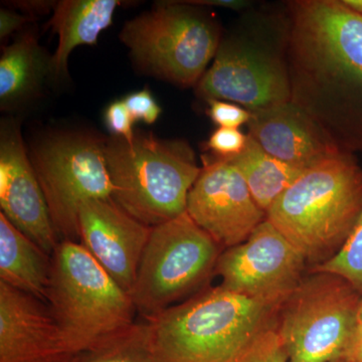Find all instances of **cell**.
I'll list each match as a JSON object with an SVG mask.
<instances>
[{"label": "cell", "mask_w": 362, "mask_h": 362, "mask_svg": "<svg viewBox=\"0 0 362 362\" xmlns=\"http://www.w3.org/2000/svg\"><path fill=\"white\" fill-rule=\"evenodd\" d=\"M221 247L187 213L152 228L130 296L153 318L197 292L216 272Z\"/></svg>", "instance_id": "8992f818"}, {"label": "cell", "mask_w": 362, "mask_h": 362, "mask_svg": "<svg viewBox=\"0 0 362 362\" xmlns=\"http://www.w3.org/2000/svg\"><path fill=\"white\" fill-rule=\"evenodd\" d=\"M106 141L87 133H56L33 147L30 162L62 240H80L78 214L90 199H111Z\"/></svg>", "instance_id": "9c48e42d"}, {"label": "cell", "mask_w": 362, "mask_h": 362, "mask_svg": "<svg viewBox=\"0 0 362 362\" xmlns=\"http://www.w3.org/2000/svg\"><path fill=\"white\" fill-rule=\"evenodd\" d=\"M247 142V135L242 131L218 127L207 140L206 149L211 150L218 158L230 159L239 156Z\"/></svg>", "instance_id": "603a6c76"}, {"label": "cell", "mask_w": 362, "mask_h": 362, "mask_svg": "<svg viewBox=\"0 0 362 362\" xmlns=\"http://www.w3.org/2000/svg\"><path fill=\"white\" fill-rule=\"evenodd\" d=\"M244 362H289L287 352L275 327L267 330Z\"/></svg>", "instance_id": "cb8c5ba5"}, {"label": "cell", "mask_w": 362, "mask_h": 362, "mask_svg": "<svg viewBox=\"0 0 362 362\" xmlns=\"http://www.w3.org/2000/svg\"><path fill=\"white\" fill-rule=\"evenodd\" d=\"M361 211L362 168L354 154L342 152L305 170L267 220L316 266L341 249Z\"/></svg>", "instance_id": "3957f363"}, {"label": "cell", "mask_w": 362, "mask_h": 362, "mask_svg": "<svg viewBox=\"0 0 362 362\" xmlns=\"http://www.w3.org/2000/svg\"><path fill=\"white\" fill-rule=\"evenodd\" d=\"M49 307L0 282V362H76Z\"/></svg>", "instance_id": "9a60e30c"}, {"label": "cell", "mask_w": 362, "mask_h": 362, "mask_svg": "<svg viewBox=\"0 0 362 362\" xmlns=\"http://www.w3.org/2000/svg\"><path fill=\"white\" fill-rule=\"evenodd\" d=\"M204 166L188 194L187 213L221 247L242 244L267 218L239 169L226 159L202 157Z\"/></svg>", "instance_id": "7c38bea8"}, {"label": "cell", "mask_w": 362, "mask_h": 362, "mask_svg": "<svg viewBox=\"0 0 362 362\" xmlns=\"http://www.w3.org/2000/svg\"><path fill=\"white\" fill-rule=\"evenodd\" d=\"M209 116L211 121L221 128L239 129L240 126L249 122L251 112L221 100H209Z\"/></svg>", "instance_id": "d4e9b609"}, {"label": "cell", "mask_w": 362, "mask_h": 362, "mask_svg": "<svg viewBox=\"0 0 362 362\" xmlns=\"http://www.w3.org/2000/svg\"><path fill=\"white\" fill-rule=\"evenodd\" d=\"M13 4V7L21 9L23 13L28 14V16L47 13L57 6V2L54 1H16Z\"/></svg>", "instance_id": "4dcf8cb0"}, {"label": "cell", "mask_w": 362, "mask_h": 362, "mask_svg": "<svg viewBox=\"0 0 362 362\" xmlns=\"http://www.w3.org/2000/svg\"><path fill=\"white\" fill-rule=\"evenodd\" d=\"M52 257L0 214V282L47 304Z\"/></svg>", "instance_id": "ac0fdd59"}, {"label": "cell", "mask_w": 362, "mask_h": 362, "mask_svg": "<svg viewBox=\"0 0 362 362\" xmlns=\"http://www.w3.org/2000/svg\"><path fill=\"white\" fill-rule=\"evenodd\" d=\"M112 199L154 228L187 213L188 194L202 173L182 140L137 133L132 141L112 136L105 146Z\"/></svg>", "instance_id": "277c9868"}, {"label": "cell", "mask_w": 362, "mask_h": 362, "mask_svg": "<svg viewBox=\"0 0 362 362\" xmlns=\"http://www.w3.org/2000/svg\"><path fill=\"white\" fill-rule=\"evenodd\" d=\"M0 207L7 220L52 257L59 240L20 127L13 121L2 123L0 131Z\"/></svg>", "instance_id": "4fadbf2b"}, {"label": "cell", "mask_w": 362, "mask_h": 362, "mask_svg": "<svg viewBox=\"0 0 362 362\" xmlns=\"http://www.w3.org/2000/svg\"><path fill=\"white\" fill-rule=\"evenodd\" d=\"M190 6H206L223 7L232 11H244L251 6V2L246 0H199V1H185Z\"/></svg>", "instance_id": "f546056e"}, {"label": "cell", "mask_w": 362, "mask_h": 362, "mask_svg": "<svg viewBox=\"0 0 362 362\" xmlns=\"http://www.w3.org/2000/svg\"><path fill=\"white\" fill-rule=\"evenodd\" d=\"M104 120L106 127L114 137H120L127 141H132L135 136L133 131L134 120L123 100L113 102L107 107L104 113Z\"/></svg>", "instance_id": "4316f807"}, {"label": "cell", "mask_w": 362, "mask_h": 362, "mask_svg": "<svg viewBox=\"0 0 362 362\" xmlns=\"http://www.w3.org/2000/svg\"><path fill=\"white\" fill-rule=\"evenodd\" d=\"M133 120L153 124L158 120L161 107L152 96L149 90H141L127 95L123 100Z\"/></svg>", "instance_id": "484cf974"}, {"label": "cell", "mask_w": 362, "mask_h": 362, "mask_svg": "<svg viewBox=\"0 0 362 362\" xmlns=\"http://www.w3.org/2000/svg\"><path fill=\"white\" fill-rule=\"evenodd\" d=\"M284 49L291 102L340 150L362 152V16L342 0L290 2Z\"/></svg>", "instance_id": "6da1fadb"}, {"label": "cell", "mask_w": 362, "mask_h": 362, "mask_svg": "<svg viewBox=\"0 0 362 362\" xmlns=\"http://www.w3.org/2000/svg\"><path fill=\"white\" fill-rule=\"evenodd\" d=\"M250 112L247 135L269 156L292 168L307 170L344 152L293 102Z\"/></svg>", "instance_id": "2e32d148"}, {"label": "cell", "mask_w": 362, "mask_h": 362, "mask_svg": "<svg viewBox=\"0 0 362 362\" xmlns=\"http://www.w3.org/2000/svg\"><path fill=\"white\" fill-rule=\"evenodd\" d=\"M332 362H343L341 358L337 359V361H332Z\"/></svg>", "instance_id": "836d02e7"}, {"label": "cell", "mask_w": 362, "mask_h": 362, "mask_svg": "<svg viewBox=\"0 0 362 362\" xmlns=\"http://www.w3.org/2000/svg\"><path fill=\"white\" fill-rule=\"evenodd\" d=\"M78 225L81 244L130 294L152 228L126 213L112 197L86 202Z\"/></svg>", "instance_id": "5bb4252c"}, {"label": "cell", "mask_w": 362, "mask_h": 362, "mask_svg": "<svg viewBox=\"0 0 362 362\" xmlns=\"http://www.w3.org/2000/svg\"><path fill=\"white\" fill-rule=\"evenodd\" d=\"M28 21H30V16L16 13L13 9L2 8L0 11V39H6L21 30Z\"/></svg>", "instance_id": "83f0119b"}, {"label": "cell", "mask_w": 362, "mask_h": 362, "mask_svg": "<svg viewBox=\"0 0 362 362\" xmlns=\"http://www.w3.org/2000/svg\"><path fill=\"white\" fill-rule=\"evenodd\" d=\"M357 322H358V326L362 327V296L361 302H359L358 313H357Z\"/></svg>", "instance_id": "d6a6232c"}, {"label": "cell", "mask_w": 362, "mask_h": 362, "mask_svg": "<svg viewBox=\"0 0 362 362\" xmlns=\"http://www.w3.org/2000/svg\"><path fill=\"white\" fill-rule=\"evenodd\" d=\"M311 272L339 276L354 286L362 296V211L341 249L332 258L314 266Z\"/></svg>", "instance_id": "7402d4cb"}, {"label": "cell", "mask_w": 362, "mask_h": 362, "mask_svg": "<svg viewBox=\"0 0 362 362\" xmlns=\"http://www.w3.org/2000/svg\"><path fill=\"white\" fill-rule=\"evenodd\" d=\"M280 307L225 288L202 290L146 320L157 362H244Z\"/></svg>", "instance_id": "7a4b0ae2"}, {"label": "cell", "mask_w": 362, "mask_h": 362, "mask_svg": "<svg viewBox=\"0 0 362 362\" xmlns=\"http://www.w3.org/2000/svg\"><path fill=\"white\" fill-rule=\"evenodd\" d=\"M118 0H63L57 2L49 26L58 35V47L51 57V76L68 77L71 52L80 45H97L100 35L113 23Z\"/></svg>", "instance_id": "e0dca14e"}, {"label": "cell", "mask_w": 362, "mask_h": 362, "mask_svg": "<svg viewBox=\"0 0 362 362\" xmlns=\"http://www.w3.org/2000/svg\"><path fill=\"white\" fill-rule=\"evenodd\" d=\"M343 362H362V327L358 326L341 357Z\"/></svg>", "instance_id": "f1b7e54d"}, {"label": "cell", "mask_w": 362, "mask_h": 362, "mask_svg": "<svg viewBox=\"0 0 362 362\" xmlns=\"http://www.w3.org/2000/svg\"><path fill=\"white\" fill-rule=\"evenodd\" d=\"M361 294L345 279L311 273L278 311L275 329L289 362L341 358L358 327Z\"/></svg>", "instance_id": "52a82bcc"}, {"label": "cell", "mask_w": 362, "mask_h": 362, "mask_svg": "<svg viewBox=\"0 0 362 362\" xmlns=\"http://www.w3.org/2000/svg\"><path fill=\"white\" fill-rule=\"evenodd\" d=\"M209 100L239 103L249 111L291 102L285 54L251 40L232 37L221 42L214 64L197 87Z\"/></svg>", "instance_id": "30bf717a"}, {"label": "cell", "mask_w": 362, "mask_h": 362, "mask_svg": "<svg viewBox=\"0 0 362 362\" xmlns=\"http://www.w3.org/2000/svg\"><path fill=\"white\" fill-rule=\"evenodd\" d=\"M76 362H157L148 324L135 322L96 349L78 354Z\"/></svg>", "instance_id": "44dd1931"}, {"label": "cell", "mask_w": 362, "mask_h": 362, "mask_svg": "<svg viewBox=\"0 0 362 362\" xmlns=\"http://www.w3.org/2000/svg\"><path fill=\"white\" fill-rule=\"evenodd\" d=\"M226 160L239 169L252 199L266 214L305 171L269 156L249 135L246 147L239 156Z\"/></svg>", "instance_id": "ffe728a7"}, {"label": "cell", "mask_w": 362, "mask_h": 362, "mask_svg": "<svg viewBox=\"0 0 362 362\" xmlns=\"http://www.w3.org/2000/svg\"><path fill=\"white\" fill-rule=\"evenodd\" d=\"M120 40L143 70L185 87L201 81L221 45L216 23L185 2H164L127 21Z\"/></svg>", "instance_id": "ba28073f"}, {"label": "cell", "mask_w": 362, "mask_h": 362, "mask_svg": "<svg viewBox=\"0 0 362 362\" xmlns=\"http://www.w3.org/2000/svg\"><path fill=\"white\" fill-rule=\"evenodd\" d=\"M49 75L51 76V58L33 33H25L4 47L0 58L2 110L33 96Z\"/></svg>", "instance_id": "d6986e66"}, {"label": "cell", "mask_w": 362, "mask_h": 362, "mask_svg": "<svg viewBox=\"0 0 362 362\" xmlns=\"http://www.w3.org/2000/svg\"><path fill=\"white\" fill-rule=\"evenodd\" d=\"M306 264L266 218L247 240L221 252L216 273L225 289L281 307L304 278Z\"/></svg>", "instance_id": "8fae6325"}, {"label": "cell", "mask_w": 362, "mask_h": 362, "mask_svg": "<svg viewBox=\"0 0 362 362\" xmlns=\"http://www.w3.org/2000/svg\"><path fill=\"white\" fill-rule=\"evenodd\" d=\"M342 2L351 11L362 16V0H342Z\"/></svg>", "instance_id": "1f68e13d"}, {"label": "cell", "mask_w": 362, "mask_h": 362, "mask_svg": "<svg viewBox=\"0 0 362 362\" xmlns=\"http://www.w3.org/2000/svg\"><path fill=\"white\" fill-rule=\"evenodd\" d=\"M47 305L66 345L80 354L135 323V305L81 243L62 240L52 255Z\"/></svg>", "instance_id": "5b68a950"}]
</instances>
